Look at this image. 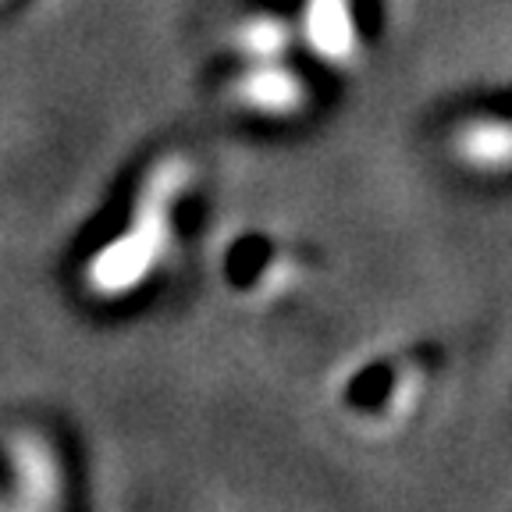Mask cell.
Instances as JSON below:
<instances>
[{
    "mask_svg": "<svg viewBox=\"0 0 512 512\" xmlns=\"http://www.w3.org/2000/svg\"><path fill=\"white\" fill-rule=\"evenodd\" d=\"M239 100L256 114H271V118H285L296 114L306 104V89L299 82V75H292L288 68H281L278 61H253L246 72L239 75L235 86Z\"/></svg>",
    "mask_w": 512,
    "mask_h": 512,
    "instance_id": "1",
    "label": "cell"
},
{
    "mask_svg": "<svg viewBox=\"0 0 512 512\" xmlns=\"http://www.w3.org/2000/svg\"><path fill=\"white\" fill-rule=\"evenodd\" d=\"M459 157L477 171L512 168V121L505 118H473L459 128Z\"/></svg>",
    "mask_w": 512,
    "mask_h": 512,
    "instance_id": "3",
    "label": "cell"
},
{
    "mask_svg": "<svg viewBox=\"0 0 512 512\" xmlns=\"http://www.w3.org/2000/svg\"><path fill=\"white\" fill-rule=\"evenodd\" d=\"M303 32H306V43L324 61H349L352 47H356L352 0H306Z\"/></svg>",
    "mask_w": 512,
    "mask_h": 512,
    "instance_id": "2",
    "label": "cell"
},
{
    "mask_svg": "<svg viewBox=\"0 0 512 512\" xmlns=\"http://www.w3.org/2000/svg\"><path fill=\"white\" fill-rule=\"evenodd\" d=\"M235 47L249 57V61H278L281 50L288 47V29L271 15L246 18L235 32Z\"/></svg>",
    "mask_w": 512,
    "mask_h": 512,
    "instance_id": "5",
    "label": "cell"
},
{
    "mask_svg": "<svg viewBox=\"0 0 512 512\" xmlns=\"http://www.w3.org/2000/svg\"><path fill=\"white\" fill-rule=\"evenodd\" d=\"M15 473L25 502L47 505L54 502V459L40 441H18L15 445Z\"/></svg>",
    "mask_w": 512,
    "mask_h": 512,
    "instance_id": "4",
    "label": "cell"
}]
</instances>
